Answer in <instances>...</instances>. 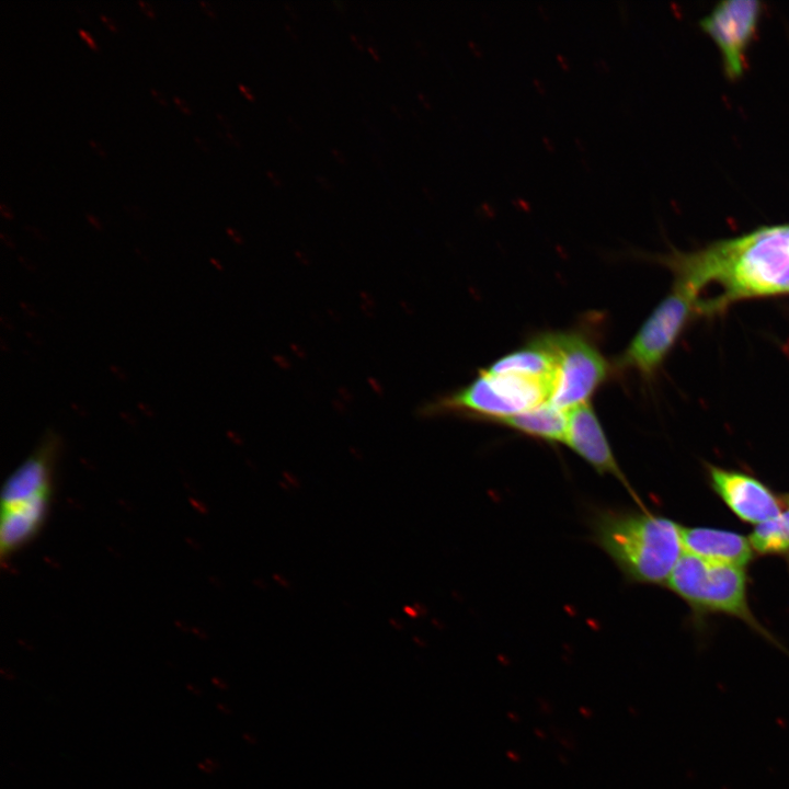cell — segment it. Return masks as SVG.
Listing matches in <instances>:
<instances>
[{
	"label": "cell",
	"instance_id": "obj_1",
	"mask_svg": "<svg viewBox=\"0 0 789 789\" xmlns=\"http://www.w3.org/2000/svg\"><path fill=\"white\" fill-rule=\"evenodd\" d=\"M668 262L677 272L676 283L696 299L709 285L719 286V295L699 312L718 311L739 299L789 294V225L675 254Z\"/></svg>",
	"mask_w": 789,
	"mask_h": 789
},
{
	"label": "cell",
	"instance_id": "obj_2",
	"mask_svg": "<svg viewBox=\"0 0 789 789\" xmlns=\"http://www.w3.org/2000/svg\"><path fill=\"white\" fill-rule=\"evenodd\" d=\"M588 527L592 541L629 583H666L683 552L681 526L647 511L597 507Z\"/></svg>",
	"mask_w": 789,
	"mask_h": 789
},
{
	"label": "cell",
	"instance_id": "obj_3",
	"mask_svg": "<svg viewBox=\"0 0 789 789\" xmlns=\"http://www.w3.org/2000/svg\"><path fill=\"white\" fill-rule=\"evenodd\" d=\"M60 438L47 431L33 451L8 477L1 493L0 552L9 558L44 526L54 492Z\"/></svg>",
	"mask_w": 789,
	"mask_h": 789
},
{
	"label": "cell",
	"instance_id": "obj_4",
	"mask_svg": "<svg viewBox=\"0 0 789 789\" xmlns=\"http://www.w3.org/2000/svg\"><path fill=\"white\" fill-rule=\"evenodd\" d=\"M551 385L516 374L480 369L467 386L426 403L422 413L457 414L491 422L530 410L549 400Z\"/></svg>",
	"mask_w": 789,
	"mask_h": 789
},
{
	"label": "cell",
	"instance_id": "obj_5",
	"mask_svg": "<svg viewBox=\"0 0 789 789\" xmlns=\"http://www.w3.org/2000/svg\"><path fill=\"white\" fill-rule=\"evenodd\" d=\"M666 584L695 608L727 613L756 626L746 603L743 568L683 550Z\"/></svg>",
	"mask_w": 789,
	"mask_h": 789
},
{
	"label": "cell",
	"instance_id": "obj_6",
	"mask_svg": "<svg viewBox=\"0 0 789 789\" xmlns=\"http://www.w3.org/2000/svg\"><path fill=\"white\" fill-rule=\"evenodd\" d=\"M536 339L556 359L548 401L564 411L588 402L609 373L608 363L595 343L575 331L548 332Z\"/></svg>",
	"mask_w": 789,
	"mask_h": 789
},
{
	"label": "cell",
	"instance_id": "obj_7",
	"mask_svg": "<svg viewBox=\"0 0 789 789\" xmlns=\"http://www.w3.org/2000/svg\"><path fill=\"white\" fill-rule=\"evenodd\" d=\"M695 304V296L675 283L672 293L653 310L619 356L617 368L652 375L672 348Z\"/></svg>",
	"mask_w": 789,
	"mask_h": 789
},
{
	"label": "cell",
	"instance_id": "obj_8",
	"mask_svg": "<svg viewBox=\"0 0 789 789\" xmlns=\"http://www.w3.org/2000/svg\"><path fill=\"white\" fill-rule=\"evenodd\" d=\"M761 13L756 0H729L720 2L701 20V28L709 34L720 49L725 73L734 79L742 75L745 50L751 42Z\"/></svg>",
	"mask_w": 789,
	"mask_h": 789
},
{
	"label": "cell",
	"instance_id": "obj_9",
	"mask_svg": "<svg viewBox=\"0 0 789 789\" xmlns=\"http://www.w3.org/2000/svg\"><path fill=\"white\" fill-rule=\"evenodd\" d=\"M563 443L598 474H608L618 480L637 500L590 402L568 410V426Z\"/></svg>",
	"mask_w": 789,
	"mask_h": 789
},
{
	"label": "cell",
	"instance_id": "obj_10",
	"mask_svg": "<svg viewBox=\"0 0 789 789\" xmlns=\"http://www.w3.org/2000/svg\"><path fill=\"white\" fill-rule=\"evenodd\" d=\"M710 476L717 493L743 521L761 524L780 514L778 500L758 480L716 467Z\"/></svg>",
	"mask_w": 789,
	"mask_h": 789
},
{
	"label": "cell",
	"instance_id": "obj_11",
	"mask_svg": "<svg viewBox=\"0 0 789 789\" xmlns=\"http://www.w3.org/2000/svg\"><path fill=\"white\" fill-rule=\"evenodd\" d=\"M683 550L698 557L743 568L752 559L747 539L739 534L711 528H679Z\"/></svg>",
	"mask_w": 789,
	"mask_h": 789
},
{
	"label": "cell",
	"instance_id": "obj_12",
	"mask_svg": "<svg viewBox=\"0 0 789 789\" xmlns=\"http://www.w3.org/2000/svg\"><path fill=\"white\" fill-rule=\"evenodd\" d=\"M490 423L508 427L528 437L550 444L563 443L568 426V411L546 401L530 410L496 419Z\"/></svg>",
	"mask_w": 789,
	"mask_h": 789
},
{
	"label": "cell",
	"instance_id": "obj_13",
	"mask_svg": "<svg viewBox=\"0 0 789 789\" xmlns=\"http://www.w3.org/2000/svg\"><path fill=\"white\" fill-rule=\"evenodd\" d=\"M492 374H516L552 385L556 373L554 356L536 338L526 346L495 361L485 368Z\"/></svg>",
	"mask_w": 789,
	"mask_h": 789
},
{
	"label": "cell",
	"instance_id": "obj_14",
	"mask_svg": "<svg viewBox=\"0 0 789 789\" xmlns=\"http://www.w3.org/2000/svg\"><path fill=\"white\" fill-rule=\"evenodd\" d=\"M753 548L761 553L789 551V511L761 523L750 537Z\"/></svg>",
	"mask_w": 789,
	"mask_h": 789
},
{
	"label": "cell",
	"instance_id": "obj_15",
	"mask_svg": "<svg viewBox=\"0 0 789 789\" xmlns=\"http://www.w3.org/2000/svg\"><path fill=\"white\" fill-rule=\"evenodd\" d=\"M88 142H89V145L91 146V148L93 149V151H94L100 158H102V159H105V158H106V152H105V150L103 149V147L100 145L99 141L90 138V139L88 140Z\"/></svg>",
	"mask_w": 789,
	"mask_h": 789
},
{
	"label": "cell",
	"instance_id": "obj_16",
	"mask_svg": "<svg viewBox=\"0 0 789 789\" xmlns=\"http://www.w3.org/2000/svg\"><path fill=\"white\" fill-rule=\"evenodd\" d=\"M77 32L91 49L98 50L96 44L93 42V39L91 38V36L88 32H85L82 28H78Z\"/></svg>",
	"mask_w": 789,
	"mask_h": 789
},
{
	"label": "cell",
	"instance_id": "obj_17",
	"mask_svg": "<svg viewBox=\"0 0 789 789\" xmlns=\"http://www.w3.org/2000/svg\"><path fill=\"white\" fill-rule=\"evenodd\" d=\"M173 101L184 114L190 115L192 113V110L188 107L187 103L178 95H173Z\"/></svg>",
	"mask_w": 789,
	"mask_h": 789
},
{
	"label": "cell",
	"instance_id": "obj_18",
	"mask_svg": "<svg viewBox=\"0 0 789 789\" xmlns=\"http://www.w3.org/2000/svg\"><path fill=\"white\" fill-rule=\"evenodd\" d=\"M150 93H151L152 98H153L159 104H161L162 106H167V105H168V101H167L165 96H164L160 91H158V90L155 89V88H150Z\"/></svg>",
	"mask_w": 789,
	"mask_h": 789
},
{
	"label": "cell",
	"instance_id": "obj_19",
	"mask_svg": "<svg viewBox=\"0 0 789 789\" xmlns=\"http://www.w3.org/2000/svg\"><path fill=\"white\" fill-rule=\"evenodd\" d=\"M137 3L139 4L140 9L148 18L155 19V13L148 2H146L144 0H137Z\"/></svg>",
	"mask_w": 789,
	"mask_h": 789
},
{
	"label": "cell",
	"instance_id": "obj_20",
	"mask_svg": "<svg viewBox=\"0 0 789 789\" xmlns=\"http://www.w3.org/2000/svg\"><path fill=\"white\" fill-rule=\"evenodd\" d=\"M99 16L110 31H112V32L117 31L116 24L112 19H110L108 16H106L105 14H102V13H100Z\"/></svg>",
	"mask_w": 789,
	"mask_h": 789
},
{
	"label": "cell",
	"instance_id": "obj_21",
	"mask_svg": "<svg viewBox=\"0 0 789 789\" xmlns=\"http://www.w3.org/2000/svg\"><path fill=\"white\" fill-rule=\"evenodd\" d=\"M198 3L208 16H210L213 19L216 16L215 11L211 8L210 3H208L205 0H198Z\"/></svg>",
	"mask_w": 789,
	"mask_h": 789
},
{
	"label": "cell",
	"instance_id": "obj_22",
	"mask_svg": "<svg viewBox=\"0 0 789 789\" xmlns=\"http://www.w3.org/2000/svg\"><path fill=\"white\" fill-rule=\"evenodd\" d=\"M75 10L83 22H85V23L91 22L88 12L82 7L76 5Z\"/></svg>",
	"mask_w": 789,
	"mask_h": 789
},
{
	"label": "cell",
	"instance_id": "obj_23",
	"mask_svg": "<svg viewBox=\"0 0 789 789\" xmlns=\"http://www.w3.org/2000/svg\"><path fill=\"white\" fill-rule=\"evenodd\" d=\"M193 138H194L195 144L198 146V148L201 150H203L204 152H209L208 146L205 144V141L201 137H198L197 135H194Z\"/></svg>",
	"mask_w": 789,
	"mask_h": 789
},
{
	"label": "cell",
	"instance_id": "obj_24",
	"mask_svg": "<svg viewBox=\"0 0 789 789\" xmlns=\"http://www.w3.org/2000/svg\"><path fill=\"white\" fill-rule=\"evenodd\" d=\"M124 208L133 215H140V216L142 215V210L138 206H135L132 204H125Z\"/></svg>",
	"mask_w": 789,
	"mask_h": 789
},
{
	"label": "cell",
	"instance_id": "obj_25",
	"mask_svg": "<svg viewBox=\"0 0 789 789\" xmlns=\"http://www.w3.org/2000/svg\"><path fill=\"white\" fill-rule=\"evenodd\" d=\"M216 117L219 119V122H220L221 125L226 128V130H230V127H231V126H230V123H229V121L227 119V117H225V116H224L221 113H219V112H216Z\"/></svg>",
	"mask_w": 789,
	"mask_h": 789
},
{
	"label": "cell",
	"instance_id": "obj_26",
	"mask_svg": "<svg viewBox=\"0 0 789 789\" xmlns=\"http://www.w3.org/2000/svg\"><path fill=\"white\" fill-rule=\"evenodd\" d=\"M238 88H239L240 92H241L248 100H250V101H253V100H254L253 94L250 92V90H249L245 85L239 84Z\"/></svg>",
	"mask_w": 789,
	"mask_h": 789
},
{
	"label": "cell",
	"instance_id": "obj_27",
	"mask_svg": "<svg viewBox=\"0 0 789 789\" xmlns=\"http://www.w3.org/2000/svg\"><path fill=\"white\" fill-rule=\"evenodd\" d=\"M204 763L210 767L213 770L219 767V764L215 762L213 758L206 757L204 759Z\"/></svg>",
	"mask_w": 789,
	"mask_h": 789
},
{
	"label": "cell",
	"instance_id": "obj_28",
	"mask_svg": "<svg viewBox=\"0 0 789 789\" xmlns=\"http://www.w3.org/2000/svg\"><path fill=\"white\" fill-rule=\"evenodd\" d=\"M267 176L273 181L274 185L281 186L282 182L276 179L275 174L271 171H267Z\"/></svg>",
	"mask_w": 789,
	"mask_h": 789
},
{
	"label": "cell",
	"instance_id": "obj_29",
	"mask_svg": "<svg viewBox=\"0 0 789 789\" xmlns=\"http://www.w3.org/2000/svg\"><path fill=\"white\" fill-rule=\"evenodd\" d=\"M198 768L203 770L204 773L210 774L213 773V769L208 767L204 762L197 764Z\"/></svg>",
	"mask_w": 789,
	"mask_h": 789
},
{
	"label": "cell",
	"instance_id": "obj_30",
	"mask_svg": "<svg viewBox=\"0 0 789 789\" xmlns=\"http://www.w3.org/2000/svg\"><path fill=\"white\" fill-rule=\"evenodd\" d=\"M0 213L7 218L11 217L9 209L2 203L0 204Z\"/></svg>",
	"mask_w": 789,
	"mask_h": 789
},
{
	"label": "cell",
	"instance_id": "obj_31",
	"mask_svg": "<svg viewBox=\"0 0 789 789\" xmlns=\"http://www.w3.org/2000/svg\"><path fill=\"white\" fill-rule=\"evenodd\" d=\"M217 708L224 713L230 712L229 709L227 707H225L222 704H217Z\"/></svg>",
	"mask_w": 789,
	"mask_h": 789
},
{
	"label": "cell",
	"instance_id": "obj_32",
	"mask_svg": "<svg viewBox=\"0 0 789 789\" xmlns=\"http://www.w3.org/2000/svg\"><path fill=\"white\" fill-rule=\"evenodd\" d=\"M187 688L192 691V694H194V695H196V696H201V695H202V693H201L199 690H197L195 687H191V686L188 685Z\"/></svg>",
	"mask_w": 789,
	"mask_h": 789
},
{
	"label": "cell",
	"instance_id": "obj_33",
	"mask_svg": "<svg viewBox=\"0 0 789 789\" xmlns=\"http://www.w3.org/2000/svg\"><path fill=\"white\" fill-rule=\"evenodd\" d=\"M368 50L370 52V54L374 56V58H375L376 60L379 59L378 55H376V52H375L373 48H368Z\"/></svg>",
	"mask_w": 789,
	"mask_h": 789
},
{
	"label": "cell",
	"instance_id": "obj_34",
	"mask_svg": "<svg viewBox=\"0 0 789 789\" xmlns=\"http://www.w3.org/2000/svg\"><path fill=\"white\" fill-rule=\"evenodd\" d=\"M784 502H785L786 505L789 507V494H787V495L784 496Z\"/></svg>",
	"mask_w": 789,
	"mask_h": 789
}]
</instances>
